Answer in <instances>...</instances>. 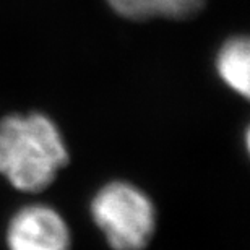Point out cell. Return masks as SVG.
<instances>
[{
	"label": "cell",
	"mask_w": 250,
	"mask_h": 250,
	"mask_svg": "<svg viewBox=\"0 0 250 250\" xmlns=\"http://www.w3.org/2000/svg\"><path fill=\"white\" fill-rule=\"evenodd\" d=\"M67 163V145L52 119L31 112L0 121V174L12 187L26 193L42 192Z\"/></svg>",
	"instance_id": "1"
},
{
	"label": "cell",
	"mask_w": 250,
	"mask_h": 250,
	"mask_svg": "<svg viewBox=\"0 0 250 250\" xmlns=\"http://www.w3.org/2000/svg\"><path fill=\"white\" fill-rule=\"evenodd\" d=\"M91 216L112 250H143L156 231V208L130 182L106 184L91 200Z\"/></svg>",
	"instance_id": "2"
},
{
	"label": "cell",
	"mask_w": 250,
	"mask_h": 250,
	"mask_svg": "<svg viewBox=\"0 0 250 250\" xmlns=\"http://www.w3.org/2000/svg\"><path fill=\"white\" fill-rule=\"evenodd\" d=\"M70 229L62 214L47 205H28L7 228L8 250H70Z\"/></svg>",
	"instance_id": "3"
},
{
	"label": "cell",
	"mask_w": 250,
	"mask_h": 250,
	"mask_svg": "<svg viewBox=\"0 0 250 250\" xmlns=\"http://www.w3.org/2000/svg\"><path fill=\"white\" fill-rule=\"evenodd\" d=\"M114 12L128 20H186L197 15L207 0H106Z\"/></svg>",
	"instance_id": "4"
},
{
	"label": "cell",
	"mask_w": 250,
	"mask_h": 250,
	"mask_svg": "<svg viewBox=\"0 0 250 250\" xmlns=\"http://www.w3.org/2000/svg\"><path fill=\"white\" fill-rule=\"evenodd\" d=\"M216 72L223 83L242 98L250 93V44L246 36L229 38L219 47Z\"/></svg>",
	"instance_id": "5"
}]
</instances>
